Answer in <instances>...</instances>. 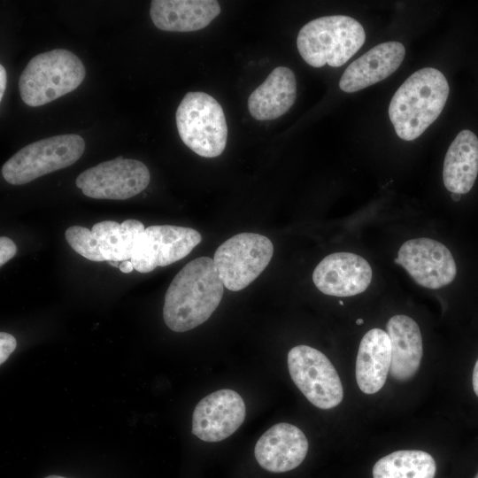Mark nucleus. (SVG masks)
<instances>
[{
	"mask_svg": "<svg viewBox=\"0 0 478 478\" xmlns=\"http://www.w3.org/2000/svg\"><path fill=\"white\" fill-rule=\"evenodd\" d=\"M224 288L213 258L200 257L191 260L174 276L166 292V325L174 332L201 325L219 306Z\"/></svg>",
	"mask_w": 478,
	"mask_h": 478,
	"instance_id": "f257e3e1",
	"label": "nucleus"
},
{
	"mask_svg": "<svg viewBox=\"0 0 478 478\" xmlns=\"http://www.w3.org/2000/svg\"><path fill=\"white\" fill-rule=\"evenodd\" d=\"M445 76L433 67L411 74L397 89L389 106V117L397 136L412 141L439 117L448 96Z\"/></svg>",
	"mask_w": 478,
	"mask_h": 478,
	"instance_id": "f03ea898",
	"label": "nucleus"
},
{
	"mask_svg": "<svg viewBox=\"0 0 478 478\" xmlns=\"http://www.w3.org/2000/svg\"><path fill=\"white\" fill-rule=\"evenodd\" d=\"M366 33L355 19L344 15L317 18L299 31L297 46L311 66L344 65L364 44Z\"/></svg>",
	"mask_w": 478,
	"mask_h": 478,
	"instance_id": "7ed1b4c3",
	"label": "nucleus"
},
{
	"mask_svg": "<svg viewBox=\"0 0 478 478\" xmlns=\"http://www.w3.org/2000/svg\"><path fill=\"white\" fill-rule=\"evenodd\" d=\"M86 70L73 52L55 49L35 56L19 79L22 101L29 106H41L77 89Z\"/></svg>",
	"mask_w": 478,
	"mask_h": 478,
	"instance_id": "20e7f679",
	"label": "nucleus"
},
{
	"mask_svg": "<svg viewBox=\"0 0 478 478\" xmlns=\"http://www.w3.org/2000/svg\"><path fill=\"white\" fill-rule=\"evenodd\" d=\"M181 141L204 158L220 156L227 143V126L221 105L204 92H189L175 114Z\"/></svg>",
	"mask_w": 478,
	"mask_h": 478,
	"instance_id": "39448f33",
	"label": "nucleus"
},
{
	"mask_svg": "<svg viewBox=\"0 0 478 478\" xmlns=\"http://www.w3.org/2000/svg\"><path fill=\"white\" fill-rule=\"evenodd\" d=\"M84 150L83 138L75 134L44 138L23 147L11 157L2 166V175L11 184H25L73 165Z\"/></svg>",
	"mask_w": 478,
	"mask_h": 478,
	"instance_id": "423d86ee",
	"label": "nucleus"
},
{
	"mask_svg": "<svg viewBox=\"0 0 478 478\" xmlns=\"http://www.w3.org/2000/svg\"><path fill=\"white\" fill-rule=\"evenodd\" d=\"M274 255V245L265 235L237 234L216 250V270L226 289L239 291L249 286L265 270Z\"/></svg>",
	"mask_w": 478,
	"mask_h": 478,
	"instance_id": "0eeeda50",
	"label": "nucleus"
},
{
	"mask_svg": "<svg viewBox=\"0 0 478 478\" xmlns=\"http://www.w3.org/2000/svg\"><path fill=\"white\" fill-rule=\"evenodd\" d=\"M288 367L296 386L316 407L331 409L342 402L339 375L321 351L308 345L295 346L288 353Z\"/></svg>",
	"mask_w": 478,
	"mask_h": 478,
	"instance_id": "6e6552de",
	"label": "nucleus"
},
{
	"mask_svg": "<svg viewBox=\"0 0 478 478\" xmlns=\"http://www.w3.org/2000/svg\"><path fill=\"white\" fill-rule=\"evenodd\" d=\"M150 180V171L143 162L119 157L85 170L75 184L91 198L125 200L145 189Z\"/></svg>",
	"mask_w": 478,
	"mask_h": 478,
	"instance_id": "1a4fd4ad",
	"label": "nucleus"
},
{
	"mask_svg": "<svg viewBox=\"0 0 478 478\" xmlns=\"http://www.w3.org/2000/svg\"><path fill=\"white\" fill-rule=\"evenodd\" d=\"M202 241L198 231L173 225H152L138 236L131 262L139 273L171 265L189 255Z\"/></svg>",
	"mask_w": 478,
	"mask_h": 478,
	"instance_id": "9d476101",
	"label": "nucleus"
},
{
	"mask_svg": "<svg viewBox=\"0 0 478 478\" xmlns=\"http://www.w3.org/2000/svg\"><path fill=\"white\" fill-rule=\"evenodd\" d=\"M420 286L437 289L453 281L457 274L450 250L431 238H414L405 242L395 258Z\"/></svg>",
	"mask_w": 478,
	"mask_h": 478,
	"instance_id": "9b49d317",
	"label": "nucleus"
},
{
	"mask_svg": "<svg viewBox=\"0 0 478 478\" xmlns=\"http://www.w3.org/2000/svg\"><path fill=\"white\" fill-rule=\"evenodd\" d=\"M245 404L233 389L214 391L195 407L192 416V433L205 442H220L232 434L245 419Z\"/></svg>",
	"mask_w": 478,
	"mask_h": 478,
	"instance_id": "f8f14e48",
	"label": "nucleus"
},
{
	"mask_svg": "<svg viewBox=\"0 0 478 478\" xmlns=\"http://www.w3.org/2000/svg\"><path fill=\"white\" fill-rule=\"evenodd\" d=\"M372 276V268L363 257L351 252H335L317 265L312 281L323 294L351 297L364 292Z\"/></svg>",
	"mask_w": 478,
	"mask_h": 478,
	"instance_id": "ddd939ff",
	"label": "nucleus"
},
{
	"mask_svg": "<svg viewBox=\"0 0 478 478\" xmlns=\"http://www.w3.org/2000/svg\"><path fill=\"white\" fill-rule=\"evenodd\" d=\"M308 451V441L303 431L289 423H278L258 440L254 454L258 463L274 473L290 471L298 466Z\"/></svg>",
	"mask_w": 478,
	"mask_h": 478,
	"instance_id": "4468645a",
	"label": "nucleus"
},
{
	"mask_svg": "<svg viewBox=\"0 0 478 478\" xmlns=\"http://www.w3.org/2000/svg\"><path fill=\"white\" fill-rule=\"evenodd\" d=\"M405 55V49L398 42L380 43L349 65L339 81V88L353 93L377 83L400 66Z\"/></svg>",
	"mask_w": 478,
	"mask_h": 478,
	"instance_id": "2eb2a0df",
	"label": "nucleus"
},
{
	"mask_svg": "<svg viewBox=\"0 0 478 478\" xmlns=\"http://www.w3.org/2000/svg\"><path fill=\"white\" fill-rule=\"evenodd\" d=\"M220 12L213 0H153L150 15L160 30L191 32L208 26Z\"/></svg>",
	"mask_w": 478,
	"mask_h": 478,
	"instance_id": "dca6fc26",
	"label": "nucleus"
},
{
	"mask_svg": "<svg viewBox=\"0 0 478 478\" xmlns=\"http://www.w3.org/2000/svg\"><path fill=\"white\" fill-rule=\"evenodd\" d=\"M391 347L390 375L398 381L412 378L419 370L423 344L416 321L406 315H395L387 323Z\"/></svg>",
	"mask_w": 478,
	"mask_h": 478,
	"instance_id": "f3484780",
	"label": "nucleus"
},
{
	"mask_svg": "<svg viewBox=\"0 0 478 478\" xmlns=\"http://www.w3.org/2000/svg\"><path fill=\"white\" fill-rule=\"evenodd\" d=\"M391 347L386 331L373 328L360 341L356 360V380L360 390L374 394L384 385L390 367Z\"/></svg>",
	"mask_w": 478,
	"mask_h": 478,
	"instance_id": "a211bd4d",
	"label": "nucleus"
},
{
	"mask_svg": "<svg viewBox=\"0 0 478 478\" xmlns=\"http://www.w3.org/2000/svg\"><path fill=\"white\" fill-rule=\"evenodd\" d=\"M297 95L294 73L288 67L274 68L249 96L248 109L258 120H271L285 114Z\"/></svg>",
	"mask_w": 478,
	"mask_h": 478,
	"instance_id": "6ab92c4d",
	"label": "nucleus"
},
{
	"mask_svg": "<svg viewBox=\"0 0 478 478\" xmlns=\"http://www.w3.org/2000/svg\"><path fill=\"white\" fill-rule=\"evenodd\" d=\"M478 174V138L467 129L460 131L451 143L443 161V181L451 193L466 194Z\"/></svg>",
	"mask_w": 478,
	"mask_h": 478,
	"instance_id": "aec40b11",
	"label": "nucleus"
},
{
	"mask_svg": "<svg viewBox=\"0 0 478 478\" xmlns=\"http://www.w3.org/2000/svg\"><path fill=\"white\" fill-rule=\"evenodd\" d=\"M145 230L137 220H126L122 223L104 220L96 223L91 233L97 242L104 261L131 260L134 245Z\"/></svg>",
	"mask_w": 478,
	"mask_h": 478,
	"instance_id": "412c9836",
	"label": "nucleus"
},
{
	"mask_svg": "<svg viewBox=\"0 0 478 478\" xmlns=\"http://www.w3.org/2000/svg\"><path fill=\"white\" fill-rule=\"evenodd\" d=\"M433 457L417 450L394 451L380 459L373 467L374 478H434Z\"/></svg>",
	"mask_w": 478,
	"mask_h": 478,
	"instance_id": "4be33fe9",
	"label": "nucleus"
},
{
	"mask_svg": "<svg viewBox=\"0 0 478 478\" xmlns=\"http://www.w3.org/2000/svg\"><path fill=\"white\" fill-rule=\"evenodd\" d=\"M65 235L69 245L78 254L91 261H104L91 230L81 226H72L66 230Z\"/></svg>",
	"mask_w": 478,
	"mask_h": 478,
	"instance_id": "5701e85b",
	"label": "nucleus"
},
{
	"mask_svg": "<svg viewBox=\"0 0 478 478\" xmlns=\"http://www.w3.org/2000/svg\"><path fill=\"white\" fill-rule=\"evenodd\" d=\"M17 342L13 335L6 332L0 333V364H4L16 349Z\"/></svg>",
	"mask_w": 478,
	"mask_h": 478,
	"instance_id": "b1692460",
	"label": "nucleus"
},
{
	"mask_svg": "<svg viewBox=\"0 0 478 478\" xmlns=\"http://www.w3.org/2000/svg\"><path fill=\"white\" fill-rule=\"evenodd\" d=\"M17 252V246L14 242L6 237H0V266H4Z\"/></svg>",
	"mask_w": 478,
	"mask_h": 478,
	"instance_id": "393cba45",
	"label": "nucleus"
},
{
	"mask_svg": "<svg viewBox=\"0 0 478 478\" xmlns=\"http://www.w3.org/2000/svg\"><path fill=\"white\" fill-rule=\"evenodd\" d=\"M6 87V71L4 67L0 66V100L3 99Z\"/></svg>",
	"mask_w": 478,
	"mask_h": 478,
	"instance_id": "a878e982",
	"label": "nucleus"
},
{
	"mask_svg": "<svg viewBox=\"0 0 478 478\" xmlns=\"http://www.w3.org/2000/svg\"><path fill=\"white\" fill-rule=\"evenodd\" d=\"M473 388L475 395L478 397V359L473 371Z\"/></svg>",
	"mask_w": 478,
	"mask_h": 478,
	"instance_id": "bb28decb",
	"label": "nucleus"
},
{
	"mask_svg": "<svg viewBox=\"0 0 478 478\" xmlns=\"http://www.w3.org/2000/svg\"><path fill=\"white\" fill-rule=\"evenodd\" d=\"M120 270L124 274L131 273L134 269V266L131 260H125L120 264Z\"/></svg>",
	"mask_w": 478,
	"mask_h": 478,
	"instance_id": "cd10ccee",
	"label": "nucleus"
},
{
	"mask_svg": "<svg viewBox=\"0 0 478 478\" xmlns=\"http://www.w3.org/2000/svg\"><path fill=\"white\" fill-rule=\"evenodd\" d=\"M460 197H461L460 194L451 193V198L454 201H459L460 199Z\"/></svg>",
	"mask_w": 478,
	"mask_h": 478,
	"instance_id": "c85d7f7f",
	"label": "nucleus"
},
{
	"mask_svg": "<svg viewBox=\"0 0 478 478\" xmlns=\"http://www.w3.org/2000/svg\"><path fill=\"white\" fill-rule=\"evenodd\" d=\"M108 263H109V265H111L112 266H114V267H119L120 266V264L117 261H108Z\"/></svg>",
	"mask_w": 478,
	"mask_h": 478,
	"instance_id": "c756f323",
	"label": "nucleus"
},
{
	"mask_svg": "<svg viewBox=\"0 0 478 478\" xmlns=\"http://www.w3.org/2000/svg\"><path fill=\"white\" fill-rule=\"evenodd\" d=\"M45 478H66V477L52 474V475L46 476Z\"/></svg>",
	"mask_w": 478,
	"mask_h": 478,
	"instance_id": "7c9ffc66",
	"label": "nucleus"
},
{
	"mask_svg": "<svg viewBox=\"0 0 478 478\" xmlns=\"http://www.w3.org/2000/svg\"><path fill=\"white\" fill-rule=\"evenodd\" d=\"M363 322H364V320L362 319H358L356 320L357 325H361Z\"/></svg>",
	"mask_w": 478,
	"mask_h": 478,
	"instance_id": "2f4dec72",
	"label": "nucleus"
},
{
	"mask_svg": "<svg viewBox=\"0 0 478 478\" xmlns=\"http://www.w3.org/2000/svg\"><path fill=\"white\" fill-rule=\"evenodd\" d=\"M339 304H340L341 305H343V301H339Z\"/></svg>",
	"mask_w": 478,
	"mask_h": 478,
	"instance_id": "473e14b6",
	"label": "nucleus"
},
{
	"mask_svg": "<svg viewBox=\"0 0 478 478\" xmlns=\"http://www.w3.org/2000/svg\"><path fill=\"white\" fill-rule=\"evenodd\" d=\"M474 478H478V474H476V476Z\"/></svg>",
	"mask_w": 478,
	"mask_h": 478,
	"instance_id": "72a5a7b5",
	"label": "nucleus"
}]
</instances>
